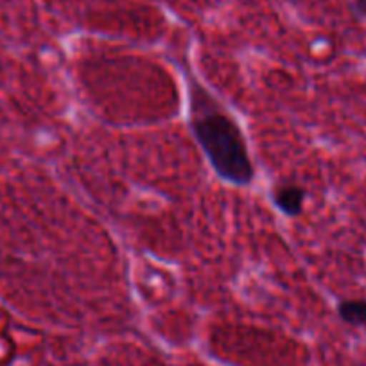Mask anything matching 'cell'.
I'll list each match as a JSON object with an SVG mask.
<instances>
[{"label":"cell","instance_id":"cell-1","mask_svg":"<svg viewBox=\"0 0 366 366\" xmlns=\"http://www.w3.org/2000/svg\"><path fill=\"white\" fill-rule=\"evenodd\" d=\"M187 92L189 128L210 167L230 185H252L255 165L241 124L194 77H189Z\"/></svg>","mask_w":366,"mask_h":366},{"label":"cell","instance_id":"cell-2","mask_svg":"<svg viewBox=\"0 0 366 366\" xmlns=\"http://www.w3.org/2000/svg\"><path fill=\"white\" fill-rule=\"evenodd\" d=\"M271 202L280 214L287 217H297L304 212L305 189L298 183H279L271 191Z\"/></svg>","mask_w":366,"mask_h":366},{"label":"cell","instance_id":"cell-3","mask_svg":"<svg viewBox=\"0 0 366 366\" xmlns=\"http://www.w3.org/2000/svg\"><path fill=\"white\" fill-rule=\"evenodd\" d=\"M336 311L347 325L366 327V300H341Z\"/></svg>","mask_w":366,"mask_h":366},{"label":"cell","instance_id":"cell-4","mask_svg":"<svg viewBox=\"0 0 366 366\" xmlns=\"http://www.w3.org/2000/svg\"><path fill=\"white\" fill-rule=\"evenodd\" d=\"M352 9H354V13L359 19L366 22V0H354L352 2Z\"/></svg>","mask_w":366,"mask_h":366}]
</instances>
